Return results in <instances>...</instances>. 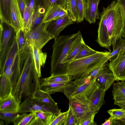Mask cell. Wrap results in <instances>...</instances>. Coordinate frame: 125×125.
I'll return each instance as SVG.
<instances>
[{"mask_svg":"<svg viewBox=\"0 0 125 125\" xmlns=\"http://www.w3.org/2000/svg\"><path fill=\"white\" fill-rule=\"evenodd\" d=\"M40 89L41 82L35 68L32 50L25 60L20 76L12 94L20 104L22 99L32 98L35 92Z\"/></svg>","mask_w":125,"mask_h":125,"instance_id":"1","label":"cell"},{"mask_svg":"<svg viewBox=\"0 0 125 125\" xmlns=\"http://www.w3.org/2000/svg\"><path fill=\"white\" fill-rule=\"evenodd\" d=\"M110 52H99L84 58L73 60L67 64L66 74L75 80L83 81L94 69L107 62Z\"/></svg>","mask_w":125,"mask_h":125,"instance_id":"2","label":"cell"},{"mask_svg":"<svg viewBox=\"0 0 125 125\" xmlns=\"http://www.w3.org/2000/svg\"><path fill=\"white\" fill-rule=\"evenodd\" d=\"M81 34L79 31L73 34L59 36L54 40L51 60V75L66 74L67 64H63L62 62Z\"/></svg>","mask_w":125,"mask_h":125,"instance_id":"3","label":"cell"},{"mask_svg":"<svg viewBox=\"0 0 125 125\" xmlns=\"http://www.w3.org/2000/svg\"><path fill=\"white\" fill-rule=\"evenodd\" d=\"M107 7L106 26L113 49L122 37L124 23L121 12L116 0L112 1Z\"/></svg>","mask_w":125,"mask_h":125,"instance_id":"4","label":"cell"},{"mask_svg":"<svg viewBox=\"0 0 125 125\" xmlns=\"http://www.w3.org/2000/svg\"><path fill=\"white\" fill-rule=\"evenodd\" d=\"M49 22H42L32 31L24 32L25 41L21 57V63H24L28 53L32 50L33 45L39 49H42L49 41L53 39L52 36L47 31Z\"/></svg>","mask_w":125,"mask_h":125,"instance_id":"5","label":"cell"},{"mask_svg":"<svg viewBox=\"0 0 125 125\" xmlns=\"http://www.w3.org/2000/svg\"><path fill=\"white\" fill-rule=\"evenodd\" d=\"M0 69L3 66L8 52L15 38L16 32L10 25L5 23L0 24Z\"/></svg>","mask_w":125,"mask_h":125,"instance_id":"6","label":"cell"},{"mask_svg":"<svg viewBox=\"0 0 125 125\" xmlns=\"http://www.w3.org/2000/svg\"><path fill=\"white\" fill-rule=\"evenodd\" d=\"M43 111L57 115L61 112L57 106L40 102L32 98L24 99L20 104L18 112L21 113Z\"/></svg>","mask_w":125,"mask_h":125,"instance_id":"7","label":"cell"},{"mask_svg":"<svg viewBox=\"0 0 125 125\" xmlns=\"http://www.w3.org/2000/svg\"><path fill=\"white\" fill-rule=\"evenodd\" d=\"M99 87L96 80L92 85L90 83L85 82L77 85L72 94L73 97L71 100L74 99L78 102L88 104L94 93Z\"/></svg>","mask_w":125,"mask_h":125,"instance_id":"8","label":"cell"},{"mask_svg":"<svg viewBox=\"0 0 125 125\" xmlns=\"http://www.w3.org/2000/svg\"><path fill=\"white\" fill-rule=\"evenodd\" d=\"M107 15V7H103L100 15L96 42L101 46L110 51V47L112 45L108 35L106 26Z\"/></svg>","mask_w":125,"mask_h":125,"instance_id":"9","label":"cell"},{"mask_svg":"<svg viewBox=\"0 0 125 125\" xmlns=\"http://www.w3.org/2000/svg\"><path fill=\"white\" fill-rule=\"evenodd\" d=\"M116 80H125V50L120 51L108 65Z\"/></svg>","mask_w":125,"mask_h":125,"instance_id":"10","label":"cell"},{"mask_svg":"<svg viewBox=\"0 0 125 125\" xmlns=\"http://www.w3.org/2000/svg\"><path fill=\"white\" fill-rule=\"evenodd\" d=\"M69 101V104L77 119L78 125H81L84 121L94 113H97L93 110L88 104L74 99Z\"/></svg>","mask_w":125,"mask_h":125,"instance_id":"11","label":"cell"},{"mask_svg":"<svg viewBox=\"0 0 125 125\" xmlns=\"http://www.w3.org/2000/svg\"><path fill=\"white\" fill-rule=\"evenodd\" d=\"M77 85L71 81L67 83H51L41 86V89L49 94L57 92L63 93L69 100L73 91Z\"/></svg>","mask_w":125,"mask_h":125,"instance_id":"12","label":"cell"},{"mask_svg":"<svg viewBox=\"0 0 125 125\" xmlns=\"http://www.w3.org/2000/svg\"><path fill=\"white\" fill-rule=\"evenodd\" d=\"M73 21L69 14L61 18L52 21L48 24L47 31L53 37L54 40L59 36L61 32Z\"/></svg>","mask_w":125,"mask_h":125,"instance_id":"13","label":"cell"},{"mask_svg":"<svg viewBox=\"0 0 125 125\" xmlns=\"http://www.w3.org/2000/svg\"><path fill=\"white\" fill-rule=\"evenodd\" d=\"M10 21V25L16 32L22 29L23 18L17 0H11Z\"/></svg>","mask_w":125,"mask_h":125,"instance_id":"14","label":"cell"},{"mask_svg":"<svg viewBox=\"0 0 125 125\" xmlns=\"http://www.w3.org/2000/svg\"><path fill=\"white\" fill-rule=\"evenodd\" d=\"M21 61L18 54L12 64L5 69L4 74L10 80L13 89L20 77L22 69L21 67Z\"/></svg>","mask_w":125,"mask_h":125,"instance_id":"15","label":"cell"},{"mask_svg":"<svg viewBox=\"0 0 125 125\" xmlns=\"http://www.w3.org/2000/svg\"><path fill=\"white\" fill-rule=\"evenodd\" d=\"M87 7L84 19L90 24L94 23L99 18L98 9L100 0H86Z\"/></svg>","mask_w":125,"mask_h":125,"instance_id":"16","label":"cell"},{"mask_svg":"<svg viewBox=\"0 0 125 125\" xmlns=\"http://www.w3.org/2000/svg\"><path fill=\"white\" fill-rule=\"evenodd\" d=\"M106 65L103 72L96 79L99 87L105 91L107 90L116 80L112 72Z\"/></svg>","mask_w":125,"mask_h":125,"instance_id":"17","label":"cell"},{"mask_svg":"<svg viewBox=\"0 0 125 125\" xmlns=\"http://www.w3.org/2000/svg\"><path fill=\"white\" fill-rule=\"evenodd\" d=\"M33 58L35 68L38 77L42 76L41 68L44 66L47 57V53L33 45L32 48Z\"/></svg>","mask_w":125,"mask_h":125,"instance_id":"18","label":"cell"},{"mask_svg":"<svg viewBox=\"0 0 125 125\" xmlns=\"http://www.w3.org/2000/svg\"><path fill=\"white\" fill-rule=\"evenodd\" d=\"M20 104L11 94L6 98L0 99V112H18Z\"/></svg>","mask_w":125,"mask_h":125,"instance_id":"19","label":"cell"},{"mask_svg":"<svg viewBox=\"0 0 125 125\" xmlns=\"http://www.w3.org/2000/svg\"><path fill=\"white\" fill-rule=\"evenodd\" d=\"M105 92L99 87L90 99L88 104L94 111L98 112L102 106L105 104L104 98Z\"/></svg>","mask_w":125,"mask_h":125,"instance_id":"20","label":"cell"},{"mask_svg":"<svg viewBox=\"0 0 125 125\" xmlns=\"http://www.w3.org/2000/svg\"><path fill=\"white\" fill-rule=\"evenodd\" d=\"M85 44L81 34L72 45L67 55L63 61L62 63L68 64L73 61Z\"/></svg>","mask_w":125,"mask_h":125,"instance_id":"21","label":"cell"},{"mask_svg":"<svg viewBox=\"0 0 125 125\" xmlns=\"http://www.w3.org/2000/svg\"><path fill=\"white\" fill-rule=\"evenodd\" d=\"M13 89L10 79L4 74L0 75V99L6 97L12 94Z\"/></svg>","mask_w":125,"mask_h":125,"instance_id":"22","label":"cell"},{"mask_svg":"<svg viewBox=\"0 0 125 125\" xmlns=\"http://www.w3.org/2000/svg\"><path fill=\"white\" fill-rule=\"evenodd\" d=\"M11 0H0V22L11 24Z\"/></svg>","mask_w":125,"mask_h":125,"instance_id":"23","label":"cell"},{"mask_svg":"<svg viewBox=\"0 0 125 125\" xmlns=\"http://www.w3.org/2000/svg\"><path fill=\"white\" fill-rule=\"evenodd\" d=\"M18 54V48L16 36L12 46L7 55L3 67L0 71V74L3 73L7 67L12 64Z\"/></svg>","mask_w":125,"mask_h":125,"instance_id":"24","label":"cell"},{"mask_svg":"<svg viewBox=\"0 0 125 125\" xmlns=\"http://www.w3.org/2000/svg\"><path fill=\"white\" fill-rule=\"evenodd\" d=\"M112 91L114 101L125 99V81L114 83Z\"/></svg>","mask_w":125,"mask_h":125,"instance_id":"25","label":"cell"},{"mask_svg":"<svg viewBox=\"0 0 125 125\" xmlns=\"http://www.w3.org/2000/svg\"><path fill=\"white\" fill-rule=\"evenodd\" d=\"M72 78L67 74L51 75L49 77L43 78L41 82V86L51 83H60L69 82Z\"/></svg>","mask_w":125,"mask_h":125,"instance_id":"26","label":"cell"},{"mask_svg":"<svg viewBox=\"0 0 125 125\" xmlns=\"http://www.w3.org/2000/svg\"><path fill=\"white\" fill-rule=\"evenodd\" d=\"M32 98L42 103L57 106V103L53 100L50 94L41 89L37 90Z\"/></svg>","mask_w":125,"mask_h":125,"instance_id":"27","label":"cell"},{"mask_svg":"<svg viewBox=\"0 0 125 125\" xmlns=\"http://www.w3.org/2000/svg\"><path fill=\"white\" fill-rule=\"evenodd\" d=\"M66 9L73 22L77 21V11L76 0H64Z\"/></svg>","mask_w":125,"mask_h":125,"instance_id":"28","label":"cell"},{"mask_svg":"<svg viewBox=\"0 0 125 125\" xmlns=\"http://www.w3.org/2000/svg\"><path fill=\"white\" fill-rule=\"evenodd\" d=\"M21 113L18 115L13 122L15 125H29L34 116V112L27 114Z\"/></svg>","mask_w":125,"mask_h":125,"instance_id":"29","label":"cell"},{"mask_svg":"<svg viewBox=\"0 0 125 125\" xmlns=\"http://www.w3.org/2000/svg\"><path fill=\"white\" fill-rule=\"evenodd\" d=\"M77 11V22L80 23L84 19L87 7L86 0H76Z\"/></svg>","mask_w":125,"mask_h":125,"instance_id":"30","label":"cell"},{"mask_svg":"<svg viewBox=\"0 0 125 125\" xmlns=\"http://www.w3.org/2000/svg\"><path fill=\"white\" fill-rule=\"evenodd\" d=\"M62 8L60 5L55 4L44 16L42 23L49 22L53 20Z\"/></svg>","mask_w":125,"mask_h":125,"instance_id":"31","label":"cell"},{"mask_svg":"<svg viewBox=\"0 0 125 125\" xmlns=\"http://www.w3.org/2000/svg\"><path fill=\"white\" fill-rule=\"evenodd\" d=\"M32 13L25 5L23 15V27L25 33L29 32L32 23Z\"/></svg>","mask_w":125,"mask_h":125,"instance_id":"32","label":"cell"},{"mask_svg":"<svg viewBox=\"0 0 125 125\" xmlns=\"http://www.w3.org/2000/svg\"><path fill=\"white\" fill-rule=\"evenodd\" d=\"M68 112V110L65 112H61L57 114L54 115L49 125H64Z\"/></svg>","mask_w":125,"mask_h":125,"instance_id":"33","label":"cell"},{"mask_svg":"<svg viewBox=\"0 0 125 125\" xmlns=\"http://www.w3.org/2000/svg\"><path fill=\"white\" fill-rule=\"evenodd\" d=\"M33 112L34 114L35 117L38 119L44 125H49L54 115L50 113L43 111Z\"/></svg>","mask_w":125,"mask_h":125,"instance_id":"34","label":"cell"},{"mask_svg":"<svg viewBox=\"0 0 125 125\" xmlns=\"http://www.w3.org/2000/svg\"><path fill=\"white\" fill-rule=\"evenodd\" d=\"M97 52V51L92 49L85 44L73 60L88 57L96 53Z\"/></svg>","mask_w":125,"mask_h":125,"instance_id":"35","label":"cell"},{"mask_svg":"<svg viewBox=\"0 0 125 125\" xmlns=\"http://www.w3.org/2000/svg\"><path fill=\"white\" fill-rule=\"evenodd\" d=\"M125 50V38H122L113 49L107 58L108 60L110 61L114 58L120 51Z\"/></svg>","mask_w":125,"mask_h":125,"instance_id":"36","label":"cell"},{"mask_svg":"<svg viewBox=\"0 0 125 125\" xmlns=\"http://www.w3.org/2000/svg\"><path fill=\"white\" fill-rule=\"evenodd\" d=\"M21 113L19 112H0V119L8 124L13 123L16 117Z\"/></svg>","mask_w":125,"mask_h":125,"instance_id":"37","label":"cell"},{"mask_svg":"<svg viewBox=\"0 0 125 125\" xmlns=\"http://www.w3.org/2000/svg\"><path fill=\"white\" fill-rule=\"evenodd\" d=\"M107 62L98 66L92 71L85 78L91 81H95L103 72L105 66L107 65Z\"/></svg>","mask_w":125,"mask_h":125,"instance_id":"38","label":"cell"},{"mask_svg":"<svg viewBox=\"0 0 125 125\" xmlns=\"http://www.w3.org/2000/svg\"><path fill=\"white\" fill-rule=\"evenodd\" d=\"M107 112L110 115L113 120H120L125 117V110L122 108L113 109Z\"/></svg>","mask_w":125,"mask_h":125,"instance_id":"39","label":"cell"},{"mask_svg":"<svg viewBox=\"0 0 125 125\" xmlns=\"http://www.w3.org/2000/svg\"><path fill=\"white\" fill-rule=\"evenodd\" d=\"M69 112L65 119L64 125H78L77 119L70 104H69Z\"/></svg>","mask_w":125,"mask_h":125,"instance_id":"40","label":"cell"},{"mask_svg":"<svg viewBox=\"0 0 125 125\" xmlns=\"http://www.w3.org/2000/svg\"><path fill=\"white\" fill-rule=\"evenodd\" d=\"M121 11L124 23L122 37L125 38V0H116Z\"/></svg>","mask_w":125,"mask_h":125,"instance_id":"41","label":"cell"},{"mask_svg":"<svg viewBox=\"0 0 125 125\" xmlns=\"http://www.w3.org/2000/svg\"><path fill=\"white\" fill-rule=\"evenodd\" d=\"M56 3L60 5L63 8L65 9L64 0H48L47 8L44 16Z\"/></svg>","mask_w":125,"mask_h":125,"instance_id":"42","label":"cell"},{"mask_svg":"<svg viewBox=\"0 0 125 125\" xmlns=\"http://www.w3.org/2000/svg\"><path fill=\"white\" fill-rule=\"evenodd\" d=\"M97 113H94L86 120L84 121L81 125H95L97 124L94 121V119L95 114Z\"/></svg>","mask_w":125,"mask_h":125,"instance_id":"43","label":"cell"},{"mask_svg":"<svg viewBox=\"0 0 125 125\" xmlns=\"http://www.w3.org/2000/svg\"><path fill=\"white\" fill-rule=\"evenodd\" d=\"M24 1L25 5L32 13L35 9V0H24Z\"/></svg>","mask_w":125,"mask_h":125,"instance_id":"44","label":"cell"},{"mask_svg":"<svg viewBox=\"0 0 125 125\" xmlns=\"http://www.w3.org/2000/svg\"><path fill=\"white\" fill-rule=\"evenodd\" d=\"M69 14V12L65 9L62 8L60 11L58 15L54 20L61 18Z\"/></svg>","mask_w":125,"mask_h":125,"instance_id":"45","label":"cell"},{"mask_svg":"<svg viewBox=\"0 0 125 125\" xmlns=\"http://www.w3.org/2000/svg\"><path fill=\"white\" fill-rule=\"evenodd\" d=\"M19 9L22 15H23L25 4L24 0H17Z\"/></svg>","mask_w":125,"mask_h":125,"instance_id":"46","label":"cell"},{"mask_svg":"<svg viewBox=\"0 0 125 125\" xmlns=\"http://www.w3.org/2000/svg\"><path fill=\"white\" fill-rule=\"evenodd\" d=\"M114 104L118 105L121 108H122L125 110V99L114 101Z\"/></svg>","mask_w":125,"mask_h":125,"instance_id":"47","label":"cell"},{"mask_svg":"<svg viewBox=\"0 0 125 125\" xmlns=\"http://www.w3.org/2000/svg\"><path fill=\"white\" fill-rule=\"evenodd\" d=\"M113 124V120L110 116L108 119L106 120L105 122L102 125H112Z\"/></svg>","mask_w":125,"mask_h":125,"instance_id":"48","label":"cell"},{"mask_svg":"<svg viewBox=\"0 0 125 125\" xmlns=\"http://www.w3.org/2000/svg\"><path fill=\"white\" fill-rule=\"evenodd\" d=\"M120 120L122 121L125 125V117L121 118Z\"/></svg>","mask_w":125,"mask_h":125,"instance_id":"49","label":"cell"},{"mask_svg":"<svg viewBox=\"0 0 125 125\" xmlns=\"http://www.w3.org/2000/svg\"><path fill=\"white\" fill-rule=\"evenodd\" d=\"M0 125H4L3 122L2 121H1V120L0 121Z\"/></svg>","mask_w":125,"mask_h":125,"instance_id":"50","label":"cell"}]
</instances>
